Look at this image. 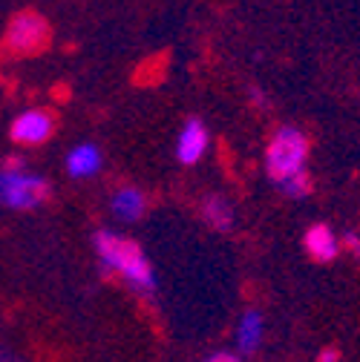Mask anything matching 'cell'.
<instances>
[{"label":"cell","instance_id":"1","mask_svg":"<svg viewBox=\"0 0 360 362\" xmlns=\"http://www.w3.org/2000/svg\"><path fill=\"white\" fill-rule=\"evenodd\" d=\"M308 156H311V141L294 124L277 127L265 144V175L291 202H303L314 193Z\"/></svg>","mask_w":360,"mask_h":362},{"label":"cell","instance_id":"2","mask_svg":"<svg viewBox=\"0 0 360 362\" xmlns=\"http://www.w3.org/2000/svg\"><path fill=\"white\" fill-rule=\"evenodd\" d=\"M93 253L99 262V270L107 279H118L139 296H153L159 288L156 267L145 247L116 230H96L93 233Z\"/></svg>","mask_w":360,"mask_h":362},{"label":"cell","instance_id":"3","mask_svg":"<svg viewBox=\"0 0 360 362\" xmlns=\"http://www.w3.org/2000/svg\"><path fill=\"white\" fill-rule=\"evenodd\" d=\"M50 181L40 173L23 167V158H9L0 167V207L9 210H38L50 202Z\"/></svg>","mask_w":360,"mask_h":362},{"label":"cell","instance_id":"4","mask_svg":"<svg viewBox=\"0 0 360 362\" xmlns=\"http://www.w3.org/2000/svg\"><path fill=\"white\" fill-rule=\"evenodd\" d=\"M50 26L38 12H21L6 26V52L9 55H35L47 47Z\"/></svg>","mask_w":360,"mask_h":362},{"label":"cell","instance_id":"5","mask_svg":"<svg viewBox=\"0 0 360 362\" xmlns=\"http://www.w3.org/2000/svg\"><path fill=\"white\" fill-rule=\"evenodd\" d=\"M55 132V115L50 110H40V107H32V110H23L12 127H9V135L12 141L21 144V147H40L52 139Z\"/></svg>","mask_w":360,"mask_h":362},{"label":"cell","instance_id":"6","mask_svg":"<svg viewBox=\"0 0 360 362\" xmlns=\"http://www.w3.org/2000/svg\"><path fill=\"white\" fill-rule=\"evenodd\" d=\"M210 147V129L208 124L199 118V115H188L182 121V127H179L176 132V147H173V156L179 164H185V167H193L205 158Z\"/></svg>","mask_w":360,"mask_h":362},{"label":"cell","instance_id":"7","mask_svg":"<svg viewBox=\"0 0 360 362\" xmlns=\"http://www.w3.org/2000/svg\"><path fill=\"white\" fill-rule=\"evenodd\" d=\"M265 334H268V320L262 308H245L234 325V351L242 359L259 354V348L265 345Z\"/></svg>","mask_w":360,"mask_h":362},{"label":"cell","instance_id":"8","mask_svg":"<svg viewBox=\"0 0 360 362\" xmlns=\"http://www.w3.org/2000/svg\"><path fill=\"white\" fill-rule=\"evenodd\" d=\"M303 247H305V256L317 264H332L337 262V256L343 253L340 247V233L332 228L329 221H314L305 228L303 233Z\"/></svg>","mask_w":360,"mask_h":362},{"label":"cell","instance_id":"9","mask_svg":"<svg viewBox=\"0 0 360 362\" xmlns=\"http://www.w3.org/2000/svg\"><path fill=\"white\" fill-rule=\"evenodd\" d=\"M199 216L205 221V228H210L213 233H231L237 228V207L228 196H222V193L202 196Z\"/></svg>","mask_w":360,"mask_h":362},{"label":"cell","instance_id":"10","mask_svg":"<svg viewBox=\"0 0 360 362\" xmlns=\"http://www.w3.org/2000/svg\"><path fill=\"white\" fill-rule=\"evenodd\" d=\"M101 167H104V153H101V147L93 144V141L75 144V147L67 153V158H64V170H67V175L75 178V181L96 178V175L101 173Z\"/></svg>","mask_w":360,"mask_h":362},{"label":"cell","instance_id":"11","mask_svg":"<svg viewBox=\"0 0 360 362\" xmlns=\"http://www.w3.org/2000/svg\"><path fill=\"white\" fill-rule=\"evenodd\" d=\"M110 213L121 224H136L147 213V196L136 185H121L110 193Z\"/></svg>","mask_w":360,"mask_h":362},{"label":"cell","instance_id":"12","mask_svg":"<svg viewBox=\"0 0 360 362\" xmlns=\"http://www.w3.org/2000/svg\"><path fill=\"white\" fill-rule=\"evenodd\" d=\"M199 362H245L234 348H213V351H208Z\"/></svg>","mask_w":360,"mask_h":362},{"label":"cell","instance_id":"13","mask_svg":"<svg viewBox=\"0 0 360 362\" xmlns=\"http://www.w3.org/2000/svg\"><path fill=\"white\" fill-rule=\"evenodd\" d=\"M340 247H343L351 259L360 262V233H357V230H346V233L340 236Z\"/></svg>","mask_w":360,"mask_h":362},{"label":"cell","instance_id":"14","mask_svg":"<svg viewBox=\"0 0 360 362\" xmlns=\"http://www.w3.org/2000/svg\"><path fill=\"white\" fill-rule=\"evenodd\" d=\"M248 101H251L257 110H268V107H271V101H268V95H265L262 86H248Z\"/></svg>","mask_w":360,"mask_h":362},{"label":"cell","instance_id":"15","mask_svg":"<svg viewBox=\"0 0 360 362\" xmlns=\"http://www.w3.org/2000/svg\"><path fill=\"white\" fill-rule=\"evenodd\" d=\"M314 362H343V351H340L337 345H326V348L317 351Z\"/></svg>","mask_w":360,"mask_h":362},{"label":"cell","instance_id":"16","mask_svg":"<svg viewBox=\"0 0 360 362\" xmlns=\"http://www.w3.org/2000/svg\"><path fill=\"white\" fill-rule=\"evenodd\" d=\"M0 362H21L15 354H9V351H0Z\"/></svg>","mask_w":360,"mask_h":362}]
</instances>
